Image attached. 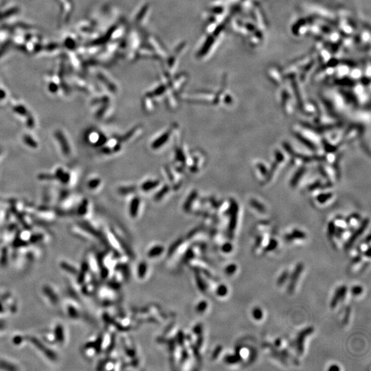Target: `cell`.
I'll return each instance as SVG.
<instances>
[{
    "label": "cell",
    "mask_w": 371,
    "mask_h": 371,
    "mask_svg": "<svg viewBox=\"0 0 371 371\" xmlns=\"http://www.w3.org/2000/svg\"><path fill=\"white\" fill-rule=\"evenodd\" d=\"M361 260V256L357 255V256H356V257H355L353 258V261H353V263L356 264V263H360Z\"/></svg>",
    "instance_id": "cell-14"
},
{
    "label": "cell",
    "mask_w": 371,
    "mask_h": 371,
    "mask_svg": "<svg viewBox=\"0 0 371 371\" xmlns=\"http://www.w3.org/2000/svg\"><path fill=\"white\" fill-rule=\"evenodd\" d=\"M289 277V273L288 271H284L281 274L279 278L277 280V285L278 286H283V284L286 283V281L288 280Z\"/></svg>",
    "instance_id": "cell-6"
},
{
    "label": "cell",
    "mask_w": 371,
    "mask_h": 371,
    "mask_svg": "<svg viewBox=\"0 0 371 371\" xmlns=\"http://www.w3.org/2000/svg\"><path fill=\"white\" fill-rule=\"evenodd\" d=\"M228 288H227V287L224 284H221V285L217 287V295H218L219 296L221 297H223L227 295V293H228Z\"/></svg>",
    "instance_id": "cell-9"
},
{
    "label": "cell",
    "mask_w": 371,
    "mask_h": 371,
    "mask_svg": "<svg viewBox=\"0 0 371 371\" xmlns=\"http://www.w3.org/2000/svg\"><path fill=\"white\" fill-rule=\"evenodd\" d=\"M304 270V265L301 263H298L295 267V270H293L292 274L290 276L289 283L287 287V292L289 293H292L294 290H295L297 282L299 279V278L301 275L302 272Z\"/></svg>",
    "instance_id": "cell-2"
},
{
    "label": "cell",
    "mask_w": 371,
    "mask_h": 371,
    "mask_svg": "<svg viewBox=\"0 0 371 371\" xmlns=\"http://www.w3.org/2000/svg\"><path fill=\"white\" fill-rule=\"evenodd\" d=\"M363 287L360 286V285H355L351 288V293L353 294V296H360V294L362 293L363 292Z\"/></svg>",
    "instance_id": "cell-10"
},
{
    "label": "cell",
    "mask_w": 371,
    "mask_h": 371,
    "mask_svg": "<svg viewBox=\"0 0 371 371\" xmlns=\"http://www.w3.org/2000/svg\"><path fill=\"white\" fill-rule=\"evenodd\" d=\"M348 292L347 287L343 285L341 287H339L335 291L333 297L332 298L331 301V307L335 308L339 303L344 300L345 297L346 296V293Z\"/></svg>",
    "instance_id": "cell-3"
},
{
    "label": "cell",
    "mask_w": 371,
    "mask_h": 371,
    "mask_svg": "<svg viewBox=\"0 0 371 371\" xmlns=\"http://www.w3.org/2000/svg\"><path fill=\"white\" fill-rule=\"evenodd\" d=\"M364 255L365 256V257H368V258H369L370 257V247L368 248V249H366V250L364 252Z\"/></svg>",
    "instance_id": "cell-17"
},
{
    "label": "cell",
    "mask_w": 371,
    "mask_h": 371,
    "mask_svg": "<svg viewBox=\"0 0 371 371\" xmlns=\"http://www.w3.org/2000/svg\"><path fill=\"white\" fill-rule=\"evenodd\" d=\"M305 237H306V235L304 234V233L300 232V231H298V230H295V231L292 233V235H287L286 236V240L288 241H291L293 239H304Z\"/></svg>",
    "instance_id": "cell-5"
},
{
    "label": "cell",
    "mask_w": 371,
    "mask_h": 371,
    "mask_svg": "<svg viewBox=\"0 0 371 371\" xmlns=\"http://www.w3.org/2000/svg\"><path fill=\"white\" fill-rule=\"evenodd\" d=\"M367 225H368V221H366V222H364L360 228H359V229H357L356 231L353 233V235L351 236L349 239L348 240V241L346 243V245H345V249H349L353 245V244L357 241V239L359 238L361 235H362V233L364 232V230H365V229L366 228Z\"/></svg>",
    "instance_id": "cell-4"
},
{
    "label": "cell",
    "mask_w": 371,
    "mask_h": 371,
    "mask_svg": "<svg viewBox=\"0 0 371 371\" xmlns=\"http://www.w3.org/2000/svg\"><path fill=\"white\" fill-rule=\"evenodd\" d=\"M340 370V367H339L337 365H335V364H334V365H331L329 369V371H337Z\"/></svg>",
    "instance_id": "cell-15"
},
{
    "label": "cell",
    "mask_w": 371,
    "mask_h": 371,
    "mask_svg": "<svg viewBox=\"0 0 371 371\" xmlns=\"http://www.w3.org/2000/svg\"><path fill=\"white\" fill-rule=\"evenodd\" d=\"M237 267L235 264H230L226 268V273L228 275H232L235 273Z\"/></svg>",
    "instance_id": "cell-11"
},
{
    "label": "cell",
    "mask_w": 371,
    "mask_h": 371,
    "mask_svg": "<svg viewBox=\"0 0 371 371\" xmlns=\"http://www.w3.org/2000/svg\"><path fill=\"white\" fill-rule=\"evenodd\" d=\"M350 314H351V308L348 307L346 311V313H345V316L343 319V322L344 323V324H347L348 320H349Z\"/></svg>",
    "instance_id": "cell-13"
},
{
    "label": "cell",
    "mask_w": 371,
    "mask_h": 371,
    "mask_svg": "<svg viewBox=\"0 0 371 371\" xmlns=\"http://www.w3.org/2000/svg\"><path fill=\"white\" fill-rule=\"evenodd\" d=\"M313 331H314V329L312 327H309L299 332V333L297 335L296 344L297 353H298L299 355H301L304 352V343H305V338L309 336V335L312 334Z\"/></svg>",
    "instance_id": "cell-1"
},
{
    "label": "cell",
    "mask_w": 371,
    "mask_h": 371,
    "mask_svg": "<svg viewBox=\"0 0 371 371\" xmlns=\"http://www.w3.org/2000/svg\"><path fill=\"white\" fill-rule=\"evenodd\" d=\"M281 344H282V340H281L279 338H278L274 342V345L276 347H280L281 346Z\"/></svg>",
    "instance_id": "cell-16"
},
{
    "label": "cell",
    "mask_w": 371,
    "mask_h": 371,
    "mask_svg": "<svg viewBox=\"0 0 371 371\" xmlns=\"http://www.w3.org/2000/svg\"><path fill=\"white\" fill-rule=\"evenodd\" d=\"M278 243L276 241V240L275 239H271L270 242L268 243V244L267 245L266 247L265 248L264 250L265 252H271V251H273L274 249H276L278 247Z\"/></svg>",
    "instance_id": "cell-8"
},
{
    "label": "cell",
    "mask_w": 371,
    "mask_h": 371,
    "mask_svg": "<svg viewBox=\"0 0 371 371\" xmlns=\"http://www.w3.org/2000/svg\"><path fill=\"white\" fill-rule=\"evenodd\" d=\"M232 245L230 244V243H226V244H223L222 245V248L221 249L223 252H225V253H230V252H231L232 250Z\"/></svg>",
    "instance_id": "cell-12"
},
{
    "label": "cell",
    "mask_w": 371,
    "mask_h": 371,
    "mask_svg": "<svg viewBox=\"0 0 371 371\" xmlns=\"http://www.w3.org/2000/svg\"><path fill=\"white\" fill-rule=\"evenodd\" d=\"M252 316L256 320H261L263 317V312L262 309L259 307H255L252 310Z\"/></svg>",
    "instance_id": "cell-7"
}]
</instances>
